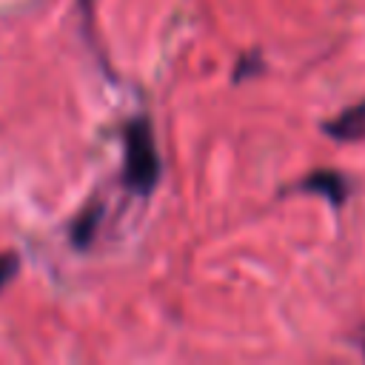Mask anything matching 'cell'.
I'll return each instance as SVG.
<instances>
[{
    "label": "cell",
    "instance_id": "7a4b0ae2",
    "mask_svg": "<svg viewBox=\"0 0 365 365\" xmlns=\"http://www.w3.org/2000/svg\"><path fill=\"white\" fill-rule=\"evenodd\" d=\"M294 191H311V194H322L331 205H342L348 197H351V182L345 174L339 171H331V168H319L308 177H302Z\"/></svg>",
    "mask_w": 365,
    "mask_h": 365
},
{
    "label": "cell",
    "instance_id": "277c9868",
    "mask_svg": "<svg viewBox=\"0 0 365 365\" xmlns=\"http://www.w3.org/2000/svg\"><path fill=\"white\" fill-rule=\"evenodd\" d=\"M100 220H103V208H100V205L86 208V211L74 220V225H71V242H74L77 248H86V245L94 240V234H97Z\"/></svg>",
    "mask_w": 365,
    "mask_h": 365
},
{
    "label": "cell",
    "instance_id": "6da1fadb",
    "mask_svg": "<svg viewBox=\"0 0 365 365\" xmlns=\"http://www.w3.org/2000/svg\"><path fill=\"white\" fill-rule=\"evenodd\" d=\"M123 145H125L123 182L131 194L148 197L160 180V151H157L151 120L148 117L128 120L123 128Z\"/></svg>",
    "mask_w": 365,
    "mask_h": 365
},
{
    "label": "cell",
    "instance_id": "5b68a950",
    "mask_svg": "<svg viewBox=\"0 0 365 365\" xmlns=\"http://www.w3.org/2000/svg\"><path fill=\"white\" fill-rule=\"evenodd\" d=\"M17 254H0V291L6 288V282L14 277V271H17Z\"/></svg>",
    "mask_w": 365,
    "mask_h": 365
},
{
    "label": "cell",
    "instance_id": "3957f363",
    "mask_svg": "<svg viewBox=\"0 0 365 365\" xmlns=\"http://www.w3.org/2000/svg\"><path fill=\"white\" fill-rule=\"evenodd\" d=\"M322 131L334 137L336 143H359L365 140V100L356 106H348L336 120L325 123Z\"/></svg>",
    "mask_w": 365,
    "mask_h": 365
}]
</instances>
